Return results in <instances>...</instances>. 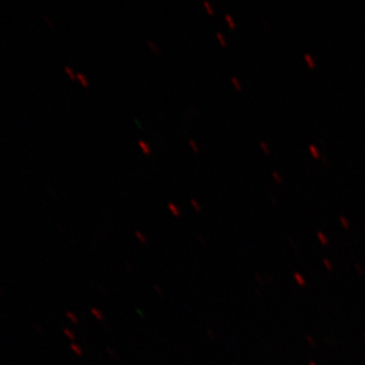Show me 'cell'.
Segmentation results:
<instances>
[{
  "label": "cell",
  "instance_id": "6da1fadb",
  "mask_svg": "<svg viewBox=\"0 0 365 365\" xmlns=\"http://www.w3.org/2000/svg\"><path fill=\"white\" fill-rule=\"evenodd\" d=\"M138 145L140 146L141 150H143V153H145V155H150V153H153V150H151L150 144L146 143V141L143 140V139L138 140Z\"/></svg>",
  "mask_w": 365,
  "mask_h": 365
},
{
  "label": "cell",
  "instance_id": "7a4b0ae2",
  "mask_svg": "<svg viewBox=\"0 0 365 365\" xmlns=\"http://www.w3.org/2000/svg\"><path fill=\"white\" fill-rule=\"evenodd\" d=\"M76 78H78V81H81V85L85 86H90V81H88V78H86L85 74L81 73V72H78V73H76Z\"/></svg>",
  "mask_w": 365,
  "mask_h": 365
},
{
  "label": "cell",
  "instance_id": "3957f363",
  "mask_svg": "<svg viewBox=\"0 0 365 365\" xmlns=\"http://www.w3.org/2000/svg\"><path fill=\"white\" fill-rule=\"evenodd\" d=\"M168 206H169L170 212H172L173 215H174L175 216H179L180 215H181V211H180V208L178 207L176 204L169 202V204H168Z\"/></svg>",
  "mask_w": 365,
  "mask_h": 365
},
{
  "label": "cell",
  "instance_id": "277c9868",
  "mask_svg": "<svg viewBox=\"0 0 365 365\" xmlns=\"http://www.w3.org/2000/svg\"><path fill=\"white\" fill-rule=\"evenodd\" d=\"M304 59H306L307 63L309 64V66L311 67V68H314V67H316V61H314V57L312 56L311 54H309V53H306V54L304 55Z\"/></svg>",
  "mask_w": 365,
  "mask_h": 365
},
{
  "label": "cell",
  "instance_id": "5b68a950",
  "mask_svg": "<svg viewBox=\"0 0 365 365\" xmlns=\"http://www.w3.org/2000/svg\"><path fill=\"white\" fill-rule=\"evenodd\" d=\"M203 4L204 6H205L206 11H207V13L211 14V16H213V14H215V7H213L212 4H211L210 1H208V0H204Z\"/></svg>",
  "mask_w": 365,
  "mask_h": 365
},
{
  "label": "cell",
  "instance_id": "8992f818",
  "mask_svg": "<svg viewBox=\"0 0 365 365\" xmlns=\"http://www.w3.org/2000/svg\"><path fill=\"white\" fill-rule=\"evenodd\" d=\"M309 151H311L312 155H313L314 158L321 157V153H319L318 148H317V146H314V144H309Z\"/></svg>",
  "mask_w": 365,
  "mask_h": 365
},
{
  "label": "cell",
  "instance_id": "52a82bcc",
  "mask_svg": "<svg viewBox=\"0 0 365 365\" xmlns=\"http://www.w3.org/2000/svg\"><path fill=\"white\" fill-rule=\"evenodd\" d=\"M64 71H66V73L68 74L72 79L78 78H76V73H78V72L74 71V69L71 68V67L67 66H64Z\"/></svg>",
  "mask_w": 365,
  "mask_h": 365
},
{
  "label": "cell",
  "instance_id": "ba28073f",
  "mask_svg": "<svg viewBox=\"0 0 365 365\" xmlns=\"http://www.w3.org/2000/svg\"><path fill=\"white\" fill-rule=\"evenodd\" d=\"M148 45L150 46V47L151 48V50H153V51H155L157 53L160 52V48L158 47V45L157 44V43L155 42V41L148 40Z\"/></svg>",
  "mask_w": 365,
  "mask_h": 365
},
{
  "label": "cell",
  "instance_id": "9c48e42d",
  "mask_svg": "<svg viewBox=\"0 0 365 365\" xmlns=\"http://www.w3.org/2000/svg\"><path fill=\"white\" fill-rule=\"evenodd\" d=\"M71 347L72 351L76 353V355H78V356H81V355H83V350H81V348L79 347L78 344H76V343H72Z\"/></svg>",
  "mask_w": 365,
  "mask_h": 365
},
{
  "label": "cell",
  "instance_id": "30bf717a",
  "mask_svg": "<svg viewBox=\"0 0 365 365\" xmlns=\"http://www.w3.org/2000/svg\"><path fill=\"white\" fill-rule=\"evenodd\" d=\"M91 314L95 316V318L100 319V321H103L104 319V316H103L102 312L98 309H91Z\"/></svg>",
  "mask_w": 365,
  "mask_h": 365
},
{
  "label": "cell",
  "instance_id": "8fae6325",
  "mask_svg": "<svg viewBox=\"0 0 365 365\" xmlns=\"http://www.w3.org/2000/svg\"><path fill=\"white\" fill-rule=\"evenodd\" d=\"M66 317L71 319L72 323L78 324V319L76 314L71 313V312H67Z\"/></svg>",
  "mask_w": 365,
  "mask_h": 365
},
{
  "label": "cell",
  "instance_id": "7c38bea8",
  "mask_svg": "<svg viewBox=\"0 0 365 365\" xmlns=\"http://www.w3.org/2000/svg\"><path fill=\"white\" fill-rule=\"evenodd\" d=\"M216 37H217V39L220 40V44L222 46L227 45V41L225 39V36H223L222 33L216 32Z\"/></svg>",
  "mask_w": 365,
  "mask_h": 365
},
{
  "label": "cell",
  "instance_id": "4fadbf2b",
  "mask_svg": "<svg viewBox=\"0 0 365 365\" xmlns=\"http://www.w3.org/2000/svg\"><path fill=\"white\" fill-rule=\"evenodd\" d=\"M230 79H232V83H234V86H235V88H237V90L241 91L242 85L241 83H240L239 78H237V76H232V78H230Z\"/></svg>",
  "mask_w": 365,
  "mask_h": 365
},
{
  "label": "cell",
  "instance_id": "5bb4252c",
  "mask_svg": "<svg viewBox=\"0 0 365 365\" xmlns=\"http://www.w3.org/2000/svg\"><path fill=\"white\" fill-rule=\"evenodd\" d=\"M225 20H227V21L228 23V26H230V28H232V29H235V23L234 20H232V16H230V14H225Z\"/></svg>",
  "mask_w": 365,
  "mask_h": 365
},
{
  "label": "cell",
  "instance_id": "9a60e30c",
  "mask_svg": "<svg viewBox=\"0 0 365 365\" xmlns=\"http://www.w3.org/2000/svg\"><path fill=\"white\" fill-rule=\"evenodd\" d=\"M63 332L64 335H66L69 340H74V338H76V336H74L73 332H72L71 330H69V329H64Z\"/></svg>",
  "mask_w": 365,
  "mask_h": 365
},
{
  "label": "cell",
  "instance_id": "2e32d148",
  "mask_svg": "<svg viewBox=\"0 0 365 365\" xmlns=\"http://www.w3.org/2000/svg\"><path fill=\"white\" fill-rule=\"evenodd\" d=\"M135 235H136L137 239H138L139 241H140L141 242H143V244H144V242H148V239H146L145 235H144L143 234H141L140 232H136Z\"/></svg>",
  "mask_w": 365,
  "mask_h": 365
},
{
  "label": "cell",
  "instance_id": "e0dca14e",
  "mask_svg": "<svg viewBox=\"0 0 365 365\" xmlns=\"http://www.w3.org/2000/svg\"><path fill=\"white\" fill-rule=\"evenodd\" d=\"M189 144L192 146V148H193L194 150L199 151L198 143H197L194 139H190Z\"/></svg>",
  "mask_w": 365,
  "mask_h": 365
},
{
  "label": "cell",
  "instance_id": "ac0fdd59",
  "mask_svg": "<svg viewBox=\"0 0 365 365\" xmlns=\"http://www.w3.org/2000/svg\"><path fill=\"white\" fill-rule=\"evenodd\" d=\"M191 204L192 205H193V207L195 208L197 211L201 210V206L199 205L198 201H197L196 199L192 198Z\"/></svg>",
  "mask_w": 365,
  "mask_h": 365
},
{
  "label": "cell",
  "instance_id": "d6986e66",
  "mask_svg": "<svg viewBox=\"0 0 365 365\" xmlns=\"http://www.w3.org/2000/svg\"><path fill=\"white\" fill-rule=\"evenodd\" d=\"M272 175L274 177V179L276 180L278 182H282V178H281L280 175L278 174V172H276V170H273Z\"/></svg>",
  "mask_w": 365,
  "mask_h": 365
},
{
  "label": "cell",
  "instance_id": "ffe728a7",
  "mask_svg": "<svg viewBox=\"0 0 365 365\" xmlns=\"http://www.w3.org/2000/svg\"><path fill=\"white\" fill-rule=\"evenodd\" d=\"M260 145H261V148H263V150L265 151L266 153H270V148H269L267 143H264V141H261Z\"/></svg>",
  "mask_w": 365,
  "mask_h": 365
},
{
  "label": "cell",
  "instance_id": "44dd1931",
  "mask_svg": "<svg viewBox=\"0 0 365 365\" xmlns=\"http://www.w3.org/2000/svg\"><path fill=\"white\" fill-rule=\"evenodd\" d=\"M45 20L46 21H47L48 24H49V26H51V28L54 26V23H53L51 19H50L49 16H47V14H46L45 16Z\"/></svg>",
  "mask_w": 365,
  "mask_h": 365
},
{
  "label": "cell",
  "instance_id": "7402d4cb",
  "mask_svg": "<svg viewBox=\"0 0 365 365\" xmlns=\"http://www.w3.org/2000/svg\"><path fill=\"white\" fill-rule=\"evenodd\" d=\"M0 294H1V292H0Z\"/></svg>",
  "mask_w": 365,
  "mask_h": 365
}]
</instances>
